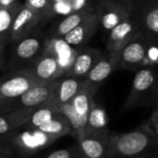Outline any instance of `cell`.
Masks as SVG:
<instances>
[{
	"label": "cell",
	"instance_id": "1",
	"mask_svg": "<svg viewBox=\"0 0 158 158\" xmlns=\"http://www.w3.org/2000/svg\"><path fill=\"white\" fill-rule=\"evenodd\" d=\"M158 156V135L147 123L126 133H111L107 158Z\"/></svg>",
	"mask_w": 158,
	"mask_h": 158
},
{
	"label": "cell",
	"instance_id": "2",
	"mask_svg": "<svg viewBox=\"0 0 158 158\" xmlns=\"http://www.w3.org/2000/svg\"><path fill=\"white\" fill-rule=\"evenodd\" d=\"M38 85L42 84L35 79L30 67L2 75L0 77V114L5 113L7 105L11 101Z\"/></svg>",
	"mask_w": 158,
	"mask_h": 158
},
{
	"label": "cell",
	"instance_id": "3",
	"mask_svg": "<svg viewBox=\"0 0 158 158\" xmlns=\"http://www.w3.org/2000/svg\"><path fill=\"white\" fill-rule=\"evenodd\" d=\"M158 92V77L153 69L144 67L139 69L134 77L130 93L125 103V108L129 109L143 104L152 100Z\"/></svg>",
	"mask_w": 158,
	"mask_h": 158
},
{
	"label": "cell",
	"instance_id": "4",
	"mask_svg": "<svg viewBox=\"0 0 158 158\" xmlns=\"http://www.w3.org/2000/svg\"><path fill=\"white\" fill-rule=\"evenodd\" d=\"M131 16L139 25V33L153 46L158 47V0H138Z\"/></svg>",
	"mask_w": 158,
	"mask_h": 158
},
{
	"label": "cell",
	"instance_id": "5",
	"mask_svg": "<svg viewBox=\"0 0 158 158\" xmlns=\"http://www.w3.org/2000/svg\"><path fill=\"white\" fill-rule=\"evenodd\" d=\"M15 131L5 135L6 139H4V142L12 149L16 148L26 154L36 153L59 139V138L43 132L38 128L26 129L20 133H16Z\"/></svg>",
	"mask_w": 158,
	"mask_h": 158
},
{
	"label": "cell",
	"instance_id": "6",
	"mask_svg": "<svg viewBox=\"0 0 158 158\" xmlns=\"http://www.w3.org/2000/svg\"><path fill=\"white\" fill-rule=\"evenodd\" d=\"M151 44L139 33L137 36L117 51L116 70L138 71L147 59Z\"/></svg>",
	"mask_w": 158,
	"mask_h": 158
},
{
	"label": "cell",
	"instance_id": "7",
	"mask_svg": "<svg viewBox=\"0 0 158 158\" xmlns=\"http://www.w3.org/2000/svg\"><path fill=\"white\" fill-rule=\"evenodd\" d=\"M54 81L45 85L35 86L21 96L11 101L6 107L5 113L21 108H36L52 101Z\"/></svg>",
	"mask_w": 158,
	"mask_h": 158
},
{
	"label": "cell",
	"instance_id": "8",
	"mask_svg": "<svg viewBox=\"0 0 158 158\" xmlns=\"http://www.w3.org/2000/svg\"><path fill=\"white\" fill-rule=\"evenodd\" d=\"M111 132H84L78 137V150L82 158H107Z\"/></svg>",
	"mask_w": 158,
	"mask_h": 158
},
{
	"label": "cell",
	"instance_id": "9",
	"mask_svg": "<svg viewBox=\"0 0 158 158\" xmlns=\"http://www.w3.org/2000/svg\"><path fill=\"white\" fill-rule=\"evenodd\" d=\"M97 13L100 19V26L108 33L131 16L129 9L107 0H100L98 2Z\"/></svg>",
	"mask_w": 158,
	"mask_h": 158
},
{
	"label": "cell",
	"instance_id": "10",
	"mask_svg": "<svg viewBox=\"0 0 158 158\" xmlns=\"http://www.w3.org/2000/svg\"><path fill=\"white\" fill-rule=\"evenodd\" d=\"M29 67L35 79L42 85L51 83L65 73L58 60L45 51Z\"/></svg>",
	"mask_w": 158,
	"mask_h": 158
},
{
	"label": "cell",
	"instance_id": "11",
	"mask_svg": "<svg viewBox=\"0 0 158 158\" xmlns=\"http://www.w3.org/2000/svg\"><path fill=\"white\" fill-rule=\"evenodd\" d=\"M139 33V25L138 22L130 16L109 33L106 44V49L117 52L128 42L134 39Z\"/></svg>",
	"mask_w": 158,
	"mask_h": 158
},
{
	"label": "cell",
	"instance_id": "12",
	"mask_svg": "<svg viewBox=\"0 0 158 158\" xmlns=\"http://www.w3.org/2000/svg\"><path fill=\"white\" fill-rule=\"evenodd\" d=\"M48 38L42 35H28L15 42L13 58L16 62H34L44 51Z\"/></svg>",
	"mask_w": 158,
	"mask_h": 158
},
{
	"label": "cell",
	"instance_id": "13",
	"mask_svg": "<svg viewBox=\"0 0 158 158\" xmlns=\"http://www.w3.org/2000/svg\"><path fill=\"white\" fill-rule=\"evenodd\" d=\"M74 61L64 75L86 78L94 65L99 61L102 51L91 48L79 47Z\"/></svg>",
	"mask_w": 158,
	"mask_h": 158
},
{
	"label": "cell",
	"instance_id": "14",
	"mask_svg": "<svg viewBox=\"0 0 158 158\" xmlns=\"http://www.w3.org/2000/svg\"><path fill=\"white\" fill-rule=\"evenodd\" d=\"M39 23L38 16L23 4L13 21L10 40L18 42L25 38L35 31Z\"/></svg>",
	"mask_w": 158,
	"mask_h": 158
},
{
	"label": "cell",
	"instance_id": "15",
	"mask_svg": "<svg viewBox=\"0 0 158 158\" xmlns=\"http://www.w3.org/2000/svg\"><path fill=\"white\" fill-rule=\"evenodd\" d=\"M86 78L62 75L54 81L52 102L56 105L68 103L79 91Z\"/></svg>",
	"mask_w": 158,
	"mask_h": 158
},
{
	"label": "cell",
	"instance_id": "16",
	"mask_svg": "<svg viewBox=\"0 0 158 158\" xmlns=\"http://www.w3.org/2000/svg\"><path fill=\"white\" fill-rule=\"evenodd\" d=\"M100 27L99 15L96 12L89 16L80 24H78L74 29L68 33L62 39L74 48L84 46L91 37L95 35Z\"/></svg>",
	"mask_w": 158,
	"mask_h": 158
},
{
	"label": "cell",
	"instance_id": "17",
	"mask_svg": "<svg viewBox=\"0 0 158 158\" xmlns=\"http://www.w3.org/2000/svg\"><path fill=\"white\" fill-rule=\"evenodd\" d=\"M117 52L106 49L103 52L99 61L94 65L89 73L86 77V82L99 88L105 79L116 70Z\"/></svg>",
	"mask_w": 158,
	"mask_h": 158
},
{
	"label": "cell",
	"instance_id": "18",
	"mask_svg": "<svg viewBox=\"0 0 158 158\" xmlns=\"http://www.w3.org/2000/svg\"><path fill=\"white\" fill-rule=\"evenodd\" d=\"M44 51L53 55L66 73L74 61L78 49L68 44L62 38H48Z\"/></svg>",
	"mask_w": 158,
	"mask_h": 158
},
{
	"label": "cell",
	"instance_id": "19",
	"mask_svg": "<svg viewBox=\"0 0 158 158\" xmlns=\"http://www.w3.org/2000/svg\"><path fill=\"white\" fill-rule=\"evenodd\" d=\"M37 108H21L0 114V137L23 127Z\"/></svg>",
	"mask_w": 158,
	"mask_h": 158
},
{
	"label": "cell",
	"instance_id": "20",
	"mask_svg": "<svg viewBox=\"0 0 158 158\" xmlns=\"http://www.w3.org/2000/svg\"><path fill=\"white\" fill-rule=\"evenodd\" d=\"M97 11V5L89 7L85 10L72 12L62 18L52 28L51 38H63L68 33L74 29L78 24H80L89 16Z\"/></svg>",
	"mask_w": 158,
	"mask_h": 158
},
{
	"label": "cell",
	"instance_id": "21",
	"mask_svg": "<svg viewBox=\"0 0 158 158\" xmlns=\"http://www.w3.org/2000/svg\"><path fill=\"white\" fill-rule=\"evenodd\" d=\"M98 89L97 87H94L88 82H85L79 91L75 94V96L72 99L70 103L75 110V112L81 117L88 120V115L89 111L95 102L94 101V94Z\"/></svg>",
	"mask_w": 158,
	"mask_h": 158
},
{
	"label": "cell",
	"instance_id": "22",
	"mask_svg": "<svg viewBox=\"0 0 158 158\" xmlns=\"http://www.w3.org/2000/svg\"><path fill=\"white\" fill-rule=\"evenodd\" d=\"M85 132L89 133H109L108 116L105 109L96 102L93 103L88 115Z\"/></svg>",
	"mask_w": 158,
	"mask_h": 158
},
{
	"label": "cell",
	"instance_id": "23",
	"mask_svg": "<svg viewBox=\"0 0 158 158\" xmlns=\"http://www.w3.org/2000/svg\"><path fill=\"white\" fill-rule=\"evenodd\" d=\"M39 130L57 138H61L67 135H73V127L69 119L62 114H57L51 120L43 124L38 127Z\"/></svg>",
	"mask_w": 158,
	"mask_h": 158
},
{
	"label": "cell",
	"instance_id": "24",
	"mask_svg": "<svg viewBox=\"0 0 158 158\" xmlns=\"http://www.w3.org/2000/svg\"><path fill=\"white\" fill-rule=\"evenodd\" d=\"M57 114H59L55 103L51 101L39 106L31 115L28 122L23 127L26 129L38 128L43 124L51 120Z\"/></svg>",
	"mask_w": 158,
	"mask_h": 158
},
{
	"label": "cell",
	"instance_id": "25",
	"mask_svg": "<svg viewBox=\"0 0 158 158\" xmlns=\"http://www.w3.org/2000/svg\"><path fill=\"white\" fill-rule=\"evenodd\" d=\"M23 4L18 2L9 8H0V43L8 42L13 21Z\"/></svg>",
	"mask_w": 158,
	"mask_h": 158
},
{
	"label": "cell",
	"instance_id": "26",
	"mask_svg": "<svg viewBox=\"0 0 158 158\" xmlns=\"http://www.w3.org/2000/svg\"><path fill=\"white\" fill-rule=\"evenodd\" d=\"M56 107H57L58 112L64 114L71 122L72 127H73V136L75 139L80 137L85 132L87 119L79 115L75 112V110L73 109V107L72 106V104L70 102L60 104V105H56Z\"/></svg>",
	"mask_w": 158,
	"mask_h": 158
},
{
	"label": "cell",
	"instance_id": "27",
	"mask_svg": "<svg viewBox=\"0 0 158 158\" xmlns=\"http://www.w3.org/2000/svg\"><path fill=\"white\" fill-rule=\"evenodd\" d=\"M24 5L34 11L41 21H47L55 15L53 5L49 0H25Z\"/></svg>",
	"mask_w": 158,
	"mask_h": 158
},
{
	"label": "cell",
	"instance_id": "28",
	"mask_svg": "<svg viewBox=\"0 0 158 158\" xmlns=\"http://www.w3.org/2000/svg\"><path fill=\"white\" fill-rule=\"evenodd\" d=\"M97 4H92L90 0H65L63 3L55 7L54 12L55 14H61L66 16L72 12L82 10L89 7L96 6Z\"/></svg>",
	"mask_w": 158,
	"mask_h": 158
},
{
	"label": "cell",
	"instance_id": "29",
	"mask_svg": "<svg viewBox=\"0 0 158 158\" xmlns=\"http://www.w3.org/2000/svg\"><path fill=\"white\" fill-rule=\"evenodd\" d=\"M78 152V149H77L76 152ZM76 152L72 148H70V149H61V150H57V151L51 152L50 154H48L47 156V158H75V155H76L75 153Z\"/></svg>",
	"mask_w": 158,
	"mask_h": 158
},
{
	"label": "cell",
	"instance_id": "30",
	"mask_svg": "<svg viewBox=\"0 0 158 158\" xmlns=\"http://www.w3.org/2000/svg\"><path fill=\"white\" fill-rule=\"evenodd\" d=\"M147 124L152 128V130L158 135V107L152 112V115L150 116L149 120L147 121Z\"/></svg>",
	"mask_w": 158,
	"mask_h": 158
},
{
	"label": "cell",
	"instance_id": "31",
	"mask_svg": "<svg viewBox=\"0 0 158 158\" xmlns=\"http://www.w3.org/2000/svg\"><path fill=\"white\" fill-rule=\"evenodd\" d=\"M10 156H13L12 148L7 143L5 144L0 142V158H7Z\"/></svg>",
	"mask_w": 158,
	"mask_h": 158
},
{
	"label": "cell",
	"instance_id": "32",
	"mask_svg": "<svg viewBox=\"0 0 158 158\" xmlns=\"http://www.w3.org/2000/svg\"><path fill=\"white\" fill-rule=\"evenodd\" d=\"M107 1H111V2L119 4L121 6H124V7L129 9L130 10H132V9L134 7V2L132 0H107Z\"/></svg>",
	"mask_w": 158,
	"mask_h": 158
},
{
	"label": "cell",
	"instance_id": "33",
	"mask_svg": "<svg viewBox=\"0 0 158 158\" xmlns=\"http://www.w3.org/2000/svg\"><path fill=\"white\" fill-rule=\"evenodd\" d=\"M18 2L19 0H0V8H9Z\"/></svg>",
	"mask_w": 158,
	"mask_h": 158
},
{
	"label": "cell",
	"instance_id": "34",
	"mask_svg": "<svg viewBox=\"0 0 158 158\" xmlns=\"http://www.w3.org/2000/svg\"><path fill=\"white\" fill-rule=\"evenodd\" d=\"M7 43H0V68L2 66V63L4 61V58H5V48H6Z\"/></svg>",
	"mask_w": 158,
	"mask_h": 158
},
{
	"label": "cell",
	"instance_id": "35",
	"mask_svg": "<svg viewBox=\"0 0 158 158\" xmlns=\"http://www.w3.org/2000/svg\"><path fill=\"white\" fill-rule=\"evenodd\" d=\"M49 1L51 2V4L53 5V8L55 9V7H57L58 5L63 3V2L65 1V0H49Z\"/></svg>",
	"mask_w": 158,
	"mask_h": 158
},
{
	"label": "cell",
	"instance_id": "36",
	"mask_svg": "<svg viewBox=\"0 0 158 158\" xmlns=\"http://www.w3.org/2000/svg\"><path fill=\"white\" fill-rule=\"evenodd\" d=\"M133 158H158V156H152V155H145V156H137Z\"/></svg>",
	"mask_w": 158,
	"mask_h": 158
},
{
	"label": "cell",
	"instance_id": "37",
	"mask_svg": "<svg viewBox=\"0 0 158 158\" xmlns=\"http://www.w3.org/2000/svg\"><path fill=\"white\" fill-rule=\"evenodd\" d=\"M132 1H133V2H134V5H135V3H136V2H137V1H138V0H132Z\"/></svg>",
	"mask_w": 158,
	"mask_h": 158
},
{
	"label": "cell",
	"instance_id": "38",
	"mask_svg": "<svg viewBox=\"0 0 158 158\" xmlns=\"http://www.w3.org/2000/svg\"><path fill=\"white\" fill-rule=\"evenodd\" d=\"M7 158H14L13 156H10V157H7Z\"/></svg>",
	"mask_w": 158,
	"mask_h": 158
}]
</instances>
